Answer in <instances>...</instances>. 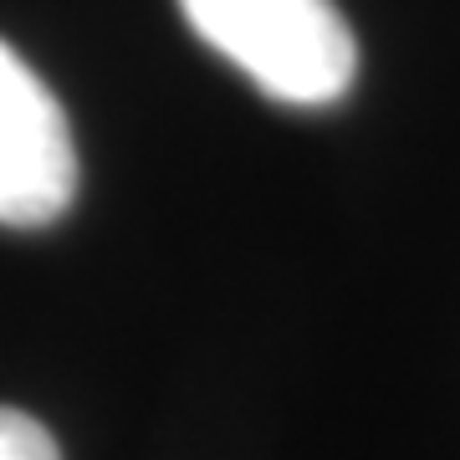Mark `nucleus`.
<instances>
[{"mask_svg": "<svg viewBox=\"0 0 460 460\" xmlns=\"http://www.w3.org/2000/svg\"><path fill=\"white\" fill-rule=\"evenodd\" d=\"M180 11L271 102L328 108L358 77V41L332 0H180Z\"/></svg>", "mask_w": 460, "mask_h": 460, "instance_id": "obj_1", "label": "nucleus"}, {"mask_svg": "<svg viewBox=\"0 0 460 460\" xmlns=\"http://www.w3.org/2000/svg\"><path fill=\"white\" fill-rule=\"evenodd\" d=\"M77 199V144L62 102L0 41V226L41 230Z\"/></svg>", "mask_w": 460, "mask_h": 460, "instance_id": "obj_2", "label": "nucleus"}, {"mask_svg": "<svg viewBox=\"0 0 460 460\" xmlns=\"http://www.w3.org/2000/svg\"><path fill=\"white\" fill-rule=\"evenodd\" d=\"M0 460H62V456H57V440L47 435V425L0 404Z\"/></svg>", "mask_w": 460, "mask_h": 460, "instance_id": "obj_3", "label": "nucleus"}]
</instances>
